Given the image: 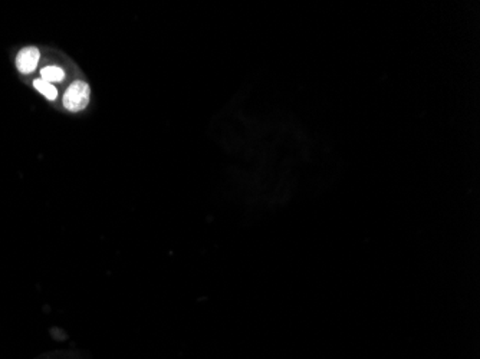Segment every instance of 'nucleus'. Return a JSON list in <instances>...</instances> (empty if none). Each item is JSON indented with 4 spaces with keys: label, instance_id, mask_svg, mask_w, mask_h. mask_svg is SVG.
<instances>
[{
    "label": "nucleus",
    "instance_id": "nucleus-1",
    "mask_svg": "<svg viewBox=\"0 0 480 359\" xmlns=\"http://www.w3.org/2000/svg\"><path fill=\"white\" fill-rule=\"evenodd\" d=\"M89 95H91V91H89L88 84L81 82V81L73 82L65 92L64 105L71 112L82 111L88 105Z\"/></svg>",
    "mask_w": 480,
    "mask_h": 359
},
{
    "label": "nucleus",
    "instance_id": "nucleus-2",
    "mask_svg": "<svg viewBox=\"0 0 480 359\" xmlns=\"http://www.w3.org/2000/svg\"><path fill=\"white\" fill-rule=\"evenodd\" d=\"M39 58H41V54L36 47L34 46L23 47L16 57V68L22 73H32L38 66Z\"/></svg>",
    "mask_w": 480,
    "mask_h": 359
},
{
    "label": "nucleus",
    "instance_id": "nucleus-3",
    "mask_svg": "<svg viewBox=\"0 0 480 359\" xmlns=\"http://www.w3.org/2000/svg\"><path fill=\"white\" fill-rule=\"evenodd\" d=\"M41 76H42V80L49 82V84H52V82H61L64 81L65 78V72L62 68L59 66H45L42 71H41Z\"/></svg>",
    "mask_w": 480,
    "mask_h": 359
},
{
    "label": "nucleus",
    "instance_id": "nucleus-4",
    "mask_svg": "<svg viewBox=\"0 0 480 359\" xmlns=\"http://www.w3.org/2000/svg\"><path fill=\"white\" fill-rule=\"evenodd\" d=\"M34 87L36 91H39L45 98H48L49 101H54L57 99L58 96V91L57 88L52 85V84H49L46 81H43L42 78L41 80H35L34 81Z\"/></svg>",
    "mask_w": 480,
    "mask_h": 359
}]
</instances>
